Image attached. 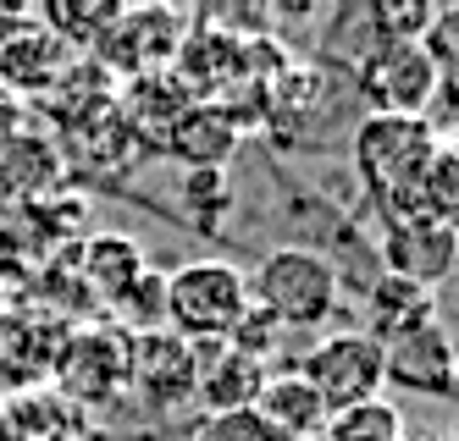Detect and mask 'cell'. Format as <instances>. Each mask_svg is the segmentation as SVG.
Segmentation results:
<instances>
[{"label":"cell","instance_id":"cell-7","mask_svg":"<svg viewBox=\"0 0 459 441\" xmlns=\"http://www.w3.org/2000/svg\"><path fill=\"white\" fill-rule=\"evenodd\" d=\"M382 386L410 397H454V336L443 320H426L382 343Z\"/></svg>","mask_w":459,"mask_h":441},{"label":"cell","instance_id":"cell-8","mask_svg":"<svg viewBox=\"0 0 459 441\" xmlns=\"http://www.w3.org/2000/svg\"><path fill=\"white\" fill-rule=\"evenodd\" d=\"M359 83L366 94H377V106L387 116H426V106L437 99L443 78L426 61L420 45H382L371 50V61H359Z\"/></svg>","mask_w":459,"mask_h":441},{"label":"cell","instance_id":"cell-6","mask_svg":"<svg viewBox=\"0 0 459 441\" xmlns=\"http://www.w3.org/2000/svg\"><path fill=\"white\" fill-rule=\"evenodd\" d=\"M194 381H200V348L194 343L172 336L167 326L127 336V392H139V403L178 409L194 397Z\"/></svg>","mask_w":459,"mask_h":441},{"label":"cell","instance_id":"cell-2","mask_svg":"<svg viewBox=\"0 0 459 441\" xmlns=\"http://www.w3.org/2000/svg\"><path fill=\"white\" fill-rule=\"evenodd\" d=\"M249 310V276L227 259H188L167 276V326L194 348L227 343Z\"/></svg>","mask_w":459,"mask_h":441},{"label":"cell","instance_id":"cell-10","mask_svg":"<svg viewBox=\"0 0 459 441\" xmlns=\"http://www.w3.org/2000/svg\"><path fill=\"white\" fill-rule=\"evenodd\" d=\"M266 359L238 353L227 343H211V353H200V381H194V397L205 403L211 414H233V409H255L260 386H266Z\"/></svg>","mask_w":459,"mask_h":441},{"label":"cell","instance_id":"cell-9","mask_svg":"<svg viewBox=\"0 0 459 441\" xmlns=\"http://www.w3.org/2000/svg\"><path fill=\"white\" fill-rule=\"evenodd\" d=\"M454 254L459 237L443 221H387L382 232V270L420 293H437L454 276Z\"/></svg>","mask_w":459,"mask_h":441},{"label":"cell","instance_id":"cell-1","mask_svg":"<svg viewBox=\"0 0 459 441\" xmlns=\"http://www.w3.org/2000/svg\"><path fill=\"white\" fill-rule=\"evenodd\" d=\"M437 144H448V139H437L426 116H387V111H377L371 122H359V132H354V172H359V182H366V193L387 210V221L404 216V199H410L415 177L426 172V160L437 155Z\"/></svg>","mask_w":459,"mask_h":441},{"label":"cell","instance_id":"cell-4","mask_svg":"<svg viewBox=\"0 0 459 441\" xmlns=\"http://www.w3.org/2000/svg\"><path fill=\"white\" fill-rule=\"evenodd\" d=\"M299 381L326 403V414L371 403V397H382V343H371L359 326L354 331H326L305 353Z\"/></svg>","mask_w":459,"mask_h":441},{"label":"cell","instance_id":"cell-16","mask_svg":"<svg viewBox=\"0 0 459 441\" xmlns=\"http://www.w3.org/2000/svg\"><path fill=\"white\" fill-rule=\"evenodd\" d=\"M111 310L122 315V320H134L139 331H155L160 320H167V276H155V270H144V276L127 287Z\"/></svg>","mask_w":459,"mask_h":441},{"label":"cell","instance_id":"cell-14","mask_svg":"<svg viewBox=\"0 0 459 441\" xmlns=\"http://www.w3.org/2000/svg\"><path fill=\"white\" fill-rule=\"evenodd\" d=\"M144 270H150V259H144V249L134 243V237H122V232L89 237V249H83V282L100 293L106 303H117L127 287L144 276Z\"/></svg>","mask_w":459,"mask_h":441},{"label":"cell","instance_id":"cell-12","mask_svg":"<svg viewBox=\"0 0 459 441\" xmlns=\"http://www.w3.org/2000/svg\"><path fill=\"white\" fill-rule=\"evenodd\" d=\"M426 320H437V293H420V287H410V282H399V276H377V287L366 293V331L371 343H393V336H404V331H415V326H426Z\"/></svg>","mask_w":459,"mask_h":441},{"label":"cell","instance_id":"cell-5","mask_svg":"<svg viewBox=\"0 0 459 441\" xmlns=\"http://www.w3.org/2000/svg\"><path fill=\"white\" fill-rule=\"evenodd\" d=\"M56 392L73 403H106L127 392V331L117 326H83L61 343L56 359Z\"/></svg>","mask_w":459,"mask_h":441},{"label":"cell","instance_id":"cell-3","mask_svg":"<svg viewBox=\"0 0 459 441\" xmlns=\"http://www.w3.org/2000/svg\"><path fill=\"white\" fill-rule=\"evenodd\" d=\"M249 303L282 331H316L338 315V265L316 249H272L249 276Z\"/></svg>","mask_w":459,"mask_h":441},{"label":"cell","instance_id":"cell-15","mask_svg":"<svg viewBox=\"0 0 459 441\" xmlns=\"http://www.w3.org/2000/svg\"><path fill=\"white\" fill-rule=\"evenodd\" d=\"M399 436H404V414L393 409L387 397H371V403H354V409L326 414L316 441H399Z\"/></svg>","mask_w":459,"mask_h":441},{"label":"cell","instance_id":"cell-18","mask_svg":"<svg viewBox=\"0 0 459 441\" xmlns=\"http://www.w3.org/2000/svg\"><path fill=\"white\" fill-rule=\"evenodd\" d=\"M399 441H443V436H432V430H415V436H410V430H404Z\"/></svg>","mask_w":459,"mask_h":441},{"label":"cell","instance_id":"cell-11","mask_svg":"<svg viewBox=\"0 0 459 441\" xmlns=\"http://www.w3.org/2000/svg\"><path fill=\"white\" fill-rule=\"evenodd\" d=\"M255 414L282 441H316L326 425V403L299 381V369H288V376H266V386L255 397Z\"/></svg>","mask_w":459,"mask_h":441},{"label":"cell","instance_id":"cell-13","mask_svg":"<svg viewBox=\"0 0 459 441\" xmlns=\"http://www.w3.org/2000/svg\"><path fill=\"white\" fill-rule=\"evenodd\" d=\"M78 409L61 392H28L0 409V441H73Z\"/></svg>","mask_w":459,"mask_h":441},{"label":"cell","instance_id":"cell-17","mask_svg":"<svg viewBox=\"0 0 459 441\" xmlns=\"http://www.w3.org/2000/svg\"><path fill=\"white\" fill-rule=\"evenodd\" d=\"M194 441H282L255 409H233V414H205V425L194 430Z\"/></svg>","mask_w":459,"mask_h":441}]
</instances>
